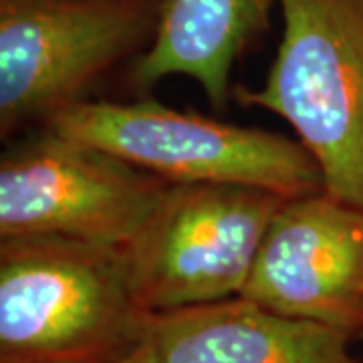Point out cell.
Listing matches in <instances>:
<instances>
[{"label": "cell", "mask_w": 363, "mask_h": 363, "mask_svg": "<svg viewBox=\"0 0 363 363\" xmlns=\"http://www.w3.org/2000/svg\"><path fill=\"white\" fill-rule=\"evenodd\" d=\"M150 315L121 248L55 236L0 240V363H123Z\"/></svg>", "instance_id": "6da1fadb"}, {"label": "cell", "mask_w": 363, "mask_h": 363, "mask_svg": "<svg viewBox=\"0 0 363 363\" xmlns=\"http://www.w3.org/2000/svg\"><path fill=\"white\" fill-rule=\"evenodd\" d=\"M283 37L259 89L233 99L283 117L325 192L363 208V0H283Z\"/></svg>", "instance_id": "7a4b0ae2"}, {"label": "cell", "mask_w": 363, "mask_h": 363, "mask_svg": "<svg viewBox=\"0 0 363 363\" xmlns=\"http://www.w3.org/2000/svg\"><path fill=\"white\" fill-rule=\"evenodd\" d=\"M164 0H0V135L89 99L156 40Z\"/></svg>", "instance_id": "3957f363"}, {"label": "cell", "mask_w": 363, "mask_h": 363, "mask_svg": "<svg viewBox=\"0 0 363 363\" xmlns=\"http://www.w3.org/2000/svg\"><path fill=\"white\" fill-rule=\"evenodd\" d=\"M40 128L99 145L169 184H245L286 198L325 190L321 169L298 140L156 99H85L59 109Z\"/></svg>", "instance_id": "277c9868"}, {"label": "cell", "mask_w": 363, "mask_h": 363, "mask_svg": "<svg viewBox=\"0 0 363 363\" xmlns=\"http://www.w3.org/2000/svg\"><path fill=\"white\" fill-rule=\"evenodd\" d=\"M286 196L245 184H172L121 257L150 313L240 297Z\"/></svg>", "instance_id": "5b68a950"}, {"label": "cell", "mask_w": 363, "mask_h": 363, "mask_svg": "<svg viewBox=\"0 0 363 363\" xmlns=\"http://www.w3.org/2000/svg\"><path fill=\"white\" fill-rule=\"evenodd\" d=\"M169 186L99 145L37 128L0 157V240L55 236L123 248Z\"/></svg>", "instance_id": "8992f818"}, {"label": "cell", "mask_w": 363, "mask_h": 363, "mask_svg": "<svg viewBox=\"0 0 363 363\" xmlns=\"http://www.w3.org/2000/svg\"><path fill=\"white\" fill-rule=\"evenodd\" d=\"M240 297L363 339V208L325 190L286 198Z\"/></svg>", "instance_id": "52a82bcc"}, {"label": "cell", "mask_w": 363, "mask_h": 363, "mask_svg": "<svg viewBox=\"0 0 363 363\" xmlns=\"http://www.w3.org/2000/svg\"><path fill=\"white\" fill-rule=\"evenodd\" d=\"M351 339L245 297L152 313L123 363H363Z\"/></svg>", "instance_id": "ba28073f"}, {"label": "cell", "mask_w": 363, "mask_h": 363, "mask_svg": "<svg viewBox=\"0 0 363 363\" xmlns=\"http://www.w3.org/2000/svg\"><path fill=\"white\" fill-rule=\"evenodd\" d=\"M283 0H164L156 40L131 63V85L190 77L216 111L233 97V69L269 30Z\"/></svg>", "instance_id": "9c48e42d"}]
</instances>
